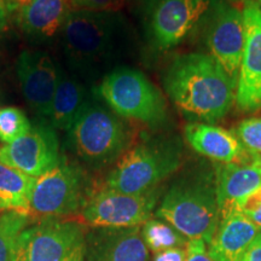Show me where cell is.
I'll return each mask as SVG.
<instances>
[{"label":"cell","instance_id":"obj_13","mask_svg":"<svg viewBox=\"0 0 261 261\" xmlns=\"http://www.w3.org/2000/svg\"><path fill=\"white\" fill-rule=\"evenodd\" d=\"M16 73L25 102L37 115L48 119L60 79V67L46 51L24 50L16 62Z\"/></svg>","mask_w":261,"mask_h":261},{"label":"cell","instance_id":"obj_8","mask_svg":"<svg viewBox=\"0 0 261 261\" xmlns=\"http://www.w3.org/2000/svg\"><path fill=\"white\" fill-rule=\"evenodd\" d=\"M91 192L84 169L63 156L56 167L35 178L29 213L45 218L74 214L81 211Z\"/></svg>","mask_w":261,"mask_h":261},{"label":"cell","instance_id":"obj_3","mask_svg":"<svg viewBox=\"0 0 261 261\" xmlns=\"http://www.w3.org/2000/svg\"><path fill=\"white\" fill-rule=\"evenodd\" d=\"M156 217L189 240L210 243L220 223L215 171L195 168L182 174L163 196Z\"/></svg>","mask_w":261,"mask_h":261},{"label":"cell","instance_id":"obj_6","mask_svg":"<svg viewBox=\"0 0 261 261\" xmlns=\"http://www.w3.org/2000/svg\"><path fill=\"white\" fill-rule=\"evenodd\" d=\"M106 106L123 120L149 128H161L168 121L166 98L145 74L130 67H115L94 90Z\"/></svg>","mask_w":261,"mask_h":261},{"label":"cell","instance_id":"obj_21","mask_svg":"<svg viewBox=\"0 0 261 261\" xmlns=\"http://www.w3.org/2000/svg\"><path fill=\"white\" fill-rule=\"evenodd\" d=\"M35 178L0 162V210L29 213Z\"/></svg>","mask_w":261,"mask_h":261},{"label":"cell","instance_id":"obj_31","mask_svg":"<svg viewBox=\"0 0 261 261\" xmlns=\"http://www.w3.org/2000/svg\"><path fill=\"white\" fill-rule=\"evenodd\" d=\"M8 4L4 0H0V33L4 31L6 25V19H8Z\"/></svg>","mask_w":261,"mask_h":261},{"label":"cell","instance_id":"obj_1","mask_svg":"<svg viewBox=\"0 0 261 261\" xmlns=\"http://www.w3.org/2000/svg\"><path fill=\"white\" fill-rule=\"evenodd\" d=\"M162 84L172 103L191 122L214 125L236 102L237 84L203 52L175 57L163 73Z\"/></svg>","mask_w":261,"mask_h":261},{"label":"cell","instance_id":"obj_25","mask_svg":"<svg viewBox=\"0 0 261 261\" xmlns=\"http://www.w3.org/2000/svg\"><path fill=\"white\" fill-rule=\"evenodd\" d=\"M234 135L255 161H261V117H250L238 123Z\"/></svg>","mask_w":261,"mask_h":261},{"label":"cell","instance_id":"obj_20","mask_svg":"<svg viewBox=\"0 0 261 261\" xmlns=\"http://www.w3.org/2000/svg\"><path fill=\"white\" fill-rule=\"evenodd\" d=\"M89 100L86 86L60 68V79L48 116L50 125L55 129L68 132Z\"/></svg>","mask_w":261,"mask_h":261},{"label":"cell","instance_id":"obj_38","mask_svg":"<svg viewBox=\"0 0 261 261\" xmlns=\"http://www.w3.org/2000/svg\"><path fill=\"white\" fill-rule=\"evenodd\" d=\"M260 162H261V161H260Z\"/></svg>","mask_w":261,"mask_h":261},{"label":"cell","instance_id":"obj_11","mask_svg":"<svg viewBox=\"0 0 261 261\" xmlns=\"http://www.w3.org/2000/svg\"><path fill=\"white\" fill-rule=\"evenodd\" d=\"M200 31L208 55L237 84L244 48L242 10L226 0H214Z\"/></svg>","mask_w":261,"mask_h":261},{"label":"cell","instance_id":"obj_32","mask_svg":"<svg viewBox=\"0 0 261 261\" xmlns=\"http://www.w3.org/2000/svg\"><path fill=\"white\" fill-rule=\"evenodd\" d=\"M70 261H85V253L80 254V255H77V256H75L74 259L70 260Z\"/></svg>","mask_w":261,"mask_h":261},{"label":"cell","instance_id":"obj_17","mask_svg":"<svg viewBox=\"0 0 261 261\" xmlns=\"http://www.w3.org/2000/svg\"><path fill=\"white\" fill-rule=\"evenodd\" d=\"M260 185V161L215 165V187L220 218L236 210L238 202Z\"/></svg>","mask_w":261,"mask_h":261},{"label":"cell","instance_id":"obj_12","mask_svg":"<svg viewBox=\"0 0 261 261\" xmlns=\"http://www.w3.org/2000/svg\"><path fill=\"white\" fill-rule=\"evenodd\" d=\"M62 158L56 129L50 123L32 125L21 138L0 148V162L33 178L56 167Z\"/></svg>","mask_w":261,"mask_h":261},{"label":"cell","instance_id":"obj_15","mask_svg":"<svg viewBox=\"0 0 261 261\" xmlns=\"http://www.w3.org/2000/svg\"><path fill=\"white\" fill-rule=\"evenodd\" d=\"M87 261H149L140 226L96 228L86 236Z\"/></svg>","mask_w":261,"mask_h":261},{"label":"cell","instance_id":"obj_36","mask_svg":"<svg viewBox=\"0 0 261 261\" xmlns=\"http://www.w3.org/2000/svg\"><path fill=\"white\" fill-rule=\"evenodd\" d=\"M4 2H5V3H6V4H8V5L10 4V2H9V0H4Z\"/></svg>","mask_w":261,"mask_h":261},{"label":"cell","instance_id":"obj_29","mask_svg":"<svg viewBox=\"0 0 261 261\" xmlns=\"http://www.w3.org/2000/svg\"><path fill=\"white\" fill-rule=\"evenodd\" d=\"M185 259H187V250L182 248H173L156 254L154 261H185Z\"/></svg>","mask_w":261,"mask_h":261},{"label":"cell","instance_id":"obj_16","mask_svg":"<svg viewBox=\"0 0 261 261\" xmlns=\"http://www.w3.org/2000/svg\"><path fill=\"white\" fill-rule=\"evenodd\" d=\"M184 136L196 152L218 163L255 161L243 148L237 136L223 127L190 122L185 126Z\"/></svg>","mask_w":261,"mask_h":261},{"label":"cell","instance_id":"obj_23","mask_svg":"<svg viewBox=\"0 0 261 261\" xmlns=\"http://www.w3.org/2000/svg\"><path fill=\"white\" fill-rule=\"evenodd\" d=\"M28 221V214L22 212L0 213V261H11L16 240Z\"/></svg>","mask_w":261,"mask_h":261},{"label":"cell","instance_id":"obj_26","mask_svg":"<svg viewBox=\"0 0 261 261\" xmlns=\"http://www.w3.org/2000/svg\"><path fill=\"white\" fill-rule=\"evenodd\" d=\"M236 210L261 228V185L238 202Z\"/></svg>","mask_w":261,"mask_h":261},{"label":"cell","instance_id":"obj_4","mask_svg":"<svg viewBox=\"0 0 261 261\" xmlns=\"http://www.w3.org/2000/svg\"><path fill=\"white\" fill-rule=\"evenodd\" d=\"M184 151L178 136L146 137L115 163L104 187L123 194H144L159 188L181 167Z\"/></svg>","mask_w":261,"mask_h":261},{"label":"cell","instance_id":"obj_27","mask_svg":"<svg viewBox=\"0 0 261 261\" xmlns=\"http://www.w3.org/2000/svg\"><path fill=\"white\" fill-rule=\"evenodd\" d=\"M128 0H68L71 11H120Z\"/></svg>","mask_w":261,"mask_h":261},{"label":"cell","instance_id":"obj_18","mask_svg":"<svg viewBox=\"0 0 261 261\" xmlns=\"http://www.w3.org/2000/svg\"><path fill=\"white\" fill-rule=\"evenodd\" d=\"M261 228L254 225L240 211L233 210L220 218L208 247V253L214 261H241Z\"/></svg>","mask_w":261,"mask_h":261},{"label":"cell","instance_id":"obj_33","mask_svg":"<svg viewBox=\"0 0 261 261\" xmlns=\"http://www.w3.org/2000/svg\"><path fill=\"white\" fill-rule=\"evenodd\" d=\"M9 2H10V4H17L18 5L22 0H9Z\"/></svg>","mask_w":261,"mask_h":261},{"label":"cell","instance_id":"obj_10","mask_svg":"<svg viewBox=\"0 0 261 261\" xmlns=\"http://www.w3.org/2000/svg\"><path fill=\"white\" fill-rule=\"evenodd\" d=\"M160 194V188L144 194H123L102 188L91 192L80 218L94 228L140 226L151 218Z\"/></svg>","mask_w":261,"mask_h":261},{"label":"cell","instance_id":"obj_7","mask_svg":"<svg viewBox=\"0 0 261 261\" xmlns=\"http://www.w3.org/2000/svg\"><path fill=\"white\" fill-rule=\"evenodd\" d=\"M214 0H143L142 18L150 46L168 51L202 27Z\"/></svg>","mask_w":261,"mask_h":261},{"label":"cell","instance_id":"obj_37","mask_svg":"<svg viewBox=\"0 0 261 261\" xmlns=\"http://www.w3.org/2000/svg\"><path fill=\"white\" fill-rule=\"evenodd\" d=\"M0 212H2V210H0Z\"/></svg>","mask_w":261,"mask_h":261},{"label":"cell","instance_id":"obj_9","mask_svg":"<svg viewBox=\"0 0 261 261\" xmlns=\"http://www.w3.org/2000/svg\"><path fill=\"white\" fill-rule=\"evenodd\" d=\"M85 241L79 223L46 218L21 231L11 261H70L85 253Z\"/></svg>","mask_w":261,"mask_h":261},{"label":"cell","instance_id":"obj_34","mask_svg":"<svg viewBox=\"0 0 261 261\" xmlns=\"http://www.w3.org/2000/svg\"><path fill=\"white\" fill-rule=\"evenodd\" d=\"M226 2H228V3H240V2H242V0H226Z\"/></svg>","mask_w":261,"mask_h":261},{"label":"cell","instance_id":"obj_14","mask_svg":"<svg viewBox=\"0 0 261 261\" xmlns=\"http://www.w3.org/2000/svg\"><path fill=\"white\" fill-rule=\"evenodd\" d=\"M244 48L237 81L236 103L240 109L261 108V10L256 3L243 8Z\"/></svg>","mask_w":261,"mask_h":261},{"label":"cell","instance_id":"obj_2","mask_svg":"<svg viewBox=\"0 0 261 261\" xmlns=\"http://www.w3.org/2000/svg\"><path fill=\"white\" fill-rule=\"evenodd\" d=\"M128 23L120 11H70L62 29V46L68 64L83 77L97 76L121 56Z\"/></svg>","mask_w":261,"mask_h":261},{"label":"cell","instance_id":"obj_5","mask_svg":"<svg viewBox=\"0 0 261 261\" xmlns=\"http://www.w3.org/2000/svg\"><path fill=\"white\" fill-rule=\"evenodd\" d=\"M67 133L71 151L92 168L116 163L133 140L125 120L96 100L86 103Z\"/></svg>","mask_w":261,"mask_h":261},{"label":"cell","instance_id":"obj_24","mask_svg":"<svg viewBox=\"0 0 261 261\" xmlns=\"http://www.w3.org/2000/svg\"><path fill=\"white\" fill-rule=\"evenodd\" d=\"M32 128V122L25 113L17 107L0 108V142L11 144Z\"/></svg>","mask_w":261,"mask_h":261},{"label":"cell","instance_id":"obj_35","mask_svg":"<svg viewBox=\"0 0 261 261\" xmlns=\"http://www.w3.org/2000/svg\"><path fill=\"white\" fill-rule=\"evenodd\" d=\"M256 5L259 6V9L261 10V0H257V3H256Z\"/></svg>","mask_w":261,"mask_h":261},{"label":"cell","instance_id":"obj_19","mask_svg":"<svg viewBox=\"0 0 261 261\" xmlns=\"http://www.w3.org/2000/svg\"><path fill=\"white\" fill-rule=\"evenodd\" d=\"M18 24L28 38L46 41L61 34L71 9L68 0H22Z\"/></svg>","mask_w":261,"mask_h":261},{"label":"cell","instance_id":"obj_28","mask_svg":"<svg viewBox=\"0 0 261 261\" xmlns=\"http://www.w3.org/2000/svg\"><path fill=\"white\" fill-rule=\"evenodd\" d=\"M185 261H214L208 253L207 243L202 240H190L187 247Z\"/></svg>","mask_w":261,"mask_h":261},{"label":"cell","instance_id":"obj_22","mask_svg":"<svg viewBox=\"0 0 261 261\" xmlns=\"http://www.w3.org/2000/svg\"><path fill=\"white\" fill-rule=\"evenodd\" d=\"M145 246L155 254L173 248H182L187 244L185 238L165 221L149 219L140 228Z\"/></svg>","mask_w":261,"mask_h":261},{"label":"cell","instance_id":"obj_30","mask_svg":"<svg viewBox=\"0 0 261 261\" xmlns=\"http://www.w3.org/2000/svg\"><path fill=\"white\" fill-rule=\"evenodd\" d=\"M241 261H261V232L253 241Z\"/></svg>","mask_w":261,"mask_h":261}]
</instances>
